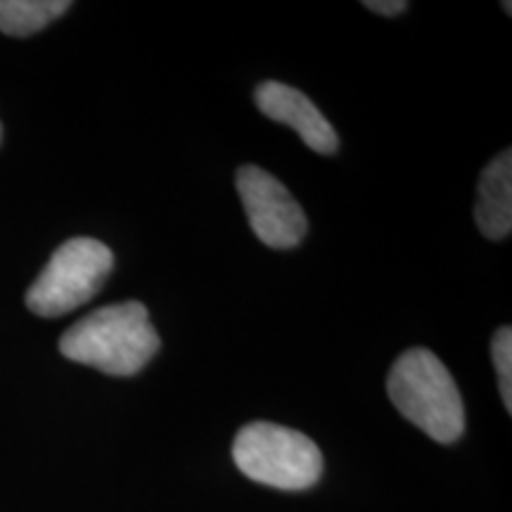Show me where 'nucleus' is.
Listing matches in <instances>:
<instances>
[{
    "instance_id": "nucleus-8",
    "label": "nucleus",
    "mask_w": 512,
    "mask_h": 512,
    "mask_svg": "<svg viewBox=\"0 0 512 512\" xmlns=\"http://www.w3.org/2000/svg\"><path fill=\"white\" fill-rule=\"evenodd\" d=\"M69 8V0H0V31L15 38L38 34Z\"/></svg>"
},
{
    "instance_id": "nucleus-5",
    "label": "nucleus",
    "mask_w": 512,
    "mask_h": 512,
    "mask_svg": "<svg viewBox=\"0 0 512 512\" xmlns=\"http://www.w3.org/2000/svg\"><path fill=\"white\" fill-rule=\"evenodd\" d=\"M235 188L247 211L249 228L254 235L273 249H292L304 240L309 221L290 190L278 178L247 164L235 174Z\"/></svg>"
},
{
    "instance_id": "nucleus-6",
    "label": "nucleus",
    "mask_w": 512,
    "mask_h": 512,
    "mask_svg": "<svg viewBox=\"0 0 512 512\" xmlns=\"http://www.w3.org/2000/svg\"><path fill=\"white\" fill-rule=\"evenodd\" d=\"M256 107L275 124L290 126L318 155H335L339 138L325 114L302 91L280 81H264L254 91Z\"/></svg>"
},
{
    "instance_id": "nucleus-7",
    "label": "nucleus",
    "mask_w": 512,
    "mask_h": 512,
    "mask_svg": "<svg viewBox=\"0 0 512 512\" xmlns=\"http://www.w3.org/2000/svg\"><path fill=\"white\" fill-rule=\"evenodd\" d=\"M475 221L484 238L501 242L512 230V152L503 150L477 183Z\"/></svg>"
},
{
    "instance_id": "nucleus-4",
    "label": "nucleus",
    "mask_w": 512,
    "mask_h": 512,
    "mask_svg": "<svg viewBox=\"0 0 512 512\" xmlns=\"http://www.w3.org/2000/svg\"><path fill=\"white\" fill-rule=\"evenodd\" d=\"M114 268L105 242L72 238L57 247L41 275L27 290V306L41 318H60L91 302Z\"/></svg>"
},
{
    "instance_id": "nucleus-3",
    "label": "nucleus",
    "mask_w": 512,
    "mask_h": 512,
    "mask_svg": "<svg viewBox=\"0 0 512 512\" xmlns=\"http://www.w3.org/2000/svg\"><path fill=\"white\" fill-rule=\"evenodd\" d=\"M242 475L280 491L311 489L323 475V453L306 434L273 422H249L233 441Z\"/></svg>"
},
{
    "instance_id": "nucleus-12",
    "label": "nucleus",
    "mask_w": 512,
    "mask_h": 512,
    "mask_svg": "<svg viewBox=\"0 0 512 512\" xmlns=\"http://www.w3.org/2000/svg\"><path fill=\"white\" fill-rule=\"evenodd\" d=\"M0 138H3V124H0Z\"/></svg>"
},
{
    "instance_id": "nucleus-1",
    "label": "nucleus",
    "mask_w": 512,
    "mask_h": 512,
    "mask_svg": "<svg viewBox=\"0 0 512 512\" xmlns=\"http://www.w3.org/2000/svg\"><path fill=\"white\" fill-rule=\"evenodd\" d=\"M159 344L143 302L102 306L60 337L64 358L114 377L138 375L155 358Z\"/></svg>"
},
{
    "instance_id": "nucleus-10",
    "label": "nucleus",
    "mask_w": 512,
    "mask_h": 512,
    "mask_svg": "<svg viewBox=\"0 0 512 512\" xmlns=\"http://www.w3.org/2000/svg\"><path fill=\"white\" fill-rule=\"evenodd\" d=\"M363 5H366L370 12H375V15H382V17H396L408 10L406 0H366Z\"/></svg>"
},
{
    "instance_id": "nucleus-9",
    "label": "nucleus",
    "mask_w": 512,
    "mask_h": 512,
    "mask_svg": "<svg viewBox=\"0 0 512 512\" xmlns=\"http://www.w3.org/2000/svg\"><path fill=\"white\" fill-rule=\"evenodd\" d=\"M491 358H494L503 406L505 411L512 413V330L508 325L496 330L494 339H491Z\"/></svg>"
},
{
    "instance_id": "nucleus-2",
    "label": "nucleus",
    "mask_w": 512,
    "mask_h": 512,
    "mask_svg": "<svg viewBox=\"0 0 512 512\" xmlns=\"http://www.w3.org/2000/svg\"><path fill=\"white\" fill-rule=\"evenodd\" d=\"M387 394L399 413L439 444H453L465 432V406L458 384L430 349H408L387 377Z\"/></svg>"
},
{
    "instance_id": "nucleus-11",
    "label": "nucleus",
    "mask_w": 512,
    "mask_h": 512,
    "mask_svg": "<svg viewBox=\"0 0 512 512\" xmlns=\"http://www.w3.org/2000/svg\"><path fill=\"white\" fill-rule=\"evenodd\" d=\"M503 10H505V15H510V12H512V5H510V3H503Z\"/></svg>"
}]
</instances>
